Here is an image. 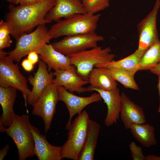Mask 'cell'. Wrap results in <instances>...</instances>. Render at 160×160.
<instances>
[{"instance_id": "cell-23", "label": "cell", "mask_w": 160, "mask_h": 160, "mask_svg": "<svg viewBox=\"0 0 160 160\" xmlns=\"http://www.w3.org/2000/svg\"><path fill=\"white\" fill-rule=\"evenodd\" d=\"M145 51H141L137 49L125 58L116 61L113 60L105 65H97L95 67L118 68L126 70L135 74L138 71L139 63Z\"/></svg>"}, {"instance_id": "cell-29", "label": "cell", "mask_w": 160, "mask_h": 160, "mask_svg": "<svg viewBox=\"0 0 160 160\" xmlns=\"http://www.w3.org/2000/svg\"><path fill=\"white\" fill-rule=\"evenodd\" d=\"M21 65L24 69L27 71H31L33 68L34 65L27 58L24 60Z\"/></svg>"}, {"instance_id": "cell-4", "label": "cell", "mask_w": 160, "mask_h": 160, "mask_svg": "<svg viewBox=\"0 0 160 160\" xmlns=\"http://www.w3.org/2000/svg\"><path fill=\"white\" fill-rule=\"evenodd\" d=\"M90 120L87 112L84 111L71 122L68 129L67 140L61 146L62 159L78 160L87 135Z\"/></svg>"}, {"instance_id": "cell-25", "label": "cell", "mask_w": 160, "mask_h": 160, "mask_svg": "<svg viewBox=\"0 0 160 160\" xmlns=\"http://www.w3.org/2000/svg\"><path fill=\"white\" fill-rule=\"evenodd\" d=\"M110 74L116 81L126 88L139 90V88L134 78L135 74L125 69L116 67L108 68Z\"/></svg>"}, {"instance_id": "cell-16", "label": "cell", "mask_w": 160, "mask_h": 160, "mask_svg": "<svg viewBox=\"0 0 160 160\" xmlns=\"http://www.w3.org/2000/svg\"><path fill=\"white\" fill-rule=\"evenodd\" d=\"M88 88V92L95 91L98 93L106 104L107 113L104 120L106 127L116 124L120 116L121 102V95L117 87L109 91H105L95 88Z\"/></svg>"}, {"instance_id": "cell-9", "label": "cell", "mask_w": 160, "mask_h": 160, "mask_svg": "<svg viewBox=\"0 0 160 160\" xmlns=\"http://www.w3.org/2000/svg\"><path fill=\"white\" fill-rule=\"evenodd\" d=\"M58 101L57 86L51 84L44 89L38 99L32 105L33 108L32 113L43 119L45 133L50 128Z\"/></svg>"}, {"instance_id": "cell-36", "label": "cell", "mask_w": 160, "mask_h": 160, "mask_svg": "<svg viewBox=\"0 0 160 160\" xmlns=\"http://www.w3.org/2000/svg\"><path fill=\"white\" fill-rule=\"evenodd\" d=\"M20 0H8V1L12 4H19Z\"/></svg>"}, {"instance_id": "cell-20", "label": "cell", "mask_w": 160, "mask_h": 160, "mask_svg": "<svg viewBox=\"0 0 160 160\" xmlns=\"http://www.w3.org/2000/svg\"><path fill=\"white\" fill-rule=\"evenodd\" d=\"M88 80L89 88L109 91L117 87L116 81L111 76L108 68L95 67L90 72Z\"/></svg>"}, {"instance_id": "cell-5", "label": "cell", "mask_w": 160, "mask_h": 160, "mask_svg": "<svg viewBox=\"0 0 160 160\" xmlns=\"http://www.w3.org/2000/svg\"><path fill=\"white\" fill-rule=\"evenodd\" d=\"M69 56L71 64L76 67L77 74L88 80L89 74L94 67L111 62L115 56L110 47L103 48L97 46Z\"/></svg>"}, {"instance_id": "cell-32", "label": "cell", "mask_w": 160, "mask_h": 160, "mask_svg": "<svg viewBox=\"0 0 160 160\" xmlns=\"http://www.w3.org/2000/svg\"><path fill=\"white\" fill-rule=\"evenodd\" d=\"M42 0H20L19 3L21 6H25L38 3Z\"/></svg>"}, {"instance_id": "cell-28", "label": "cell", "mask_w": 160, "mask_h": 160, "mask_svg": "<svg viewBox=\"0 0 160 160\" xmlns=\"http://www.w3.org/2000/svg\"><path fill=\"white\" fill-rule=\"evenodd\" d=\"M129 148L133 160H148L147 156H145L140 147L137 146L134 142H131Z\"/></svg>"}, {"instance_id": "cell-19", "label": "cell", "mask_w": 160, "mask_h": 160, "mask_svg": "<svg viewBox=\"0 0 160 160\" xmlns=\"http://www.w3.org/2000/svg\"><path fill=\"white\" fill-rule=\"evenodd\" d=\"M17 89L12 87H0V103L2 110L0 118V127H7L12 123L15 113L13 105L17 97Z\"/></svg>"}, {"instance_id": "cell-30", "label": "cell", "mask_w": 160, "mask_h": 160, "mask_svg": "<svg viewBox=\"0 0 160 160\" xmlns=\"http://www.w3.org/2000/svg\"><path fill=\"white\" fill-rule=\"evenodd\" d=\"M38 54L35 51L31 52L28 55L27 58L34 65L39 61Z\"/></svg>"}, {"instance_id": "cell-18", "label": "cell", "mask_w": 160, "mask_h": 160, "mask_svg": "<svg viewBox=\"0 0 160 160\" xmlns=\"http://www.w3.org/2000/svg\"><path fill=\"white\" fill-rule=\"evenodd\" d=\"M55 5L45 17L46 19L51 22L75 14L87 13L82 0H55Z\"/></svg>"}, {"instance_id": "cell-35", "label": "cell", "mask_w": 160, "mask_h": 160, "mask_svg": "<svg viewBox=\"0 0 160 160\" xmlns=\"http://www.w3.org/2000/svg\"><path fill=\"white\" fill-rule=\"evenodd\" d=\"M158 88L159 97V103L158 109V112L159 113H160V76H158Z\"/></svg>"}, {"instance_id": "cell-26", "label": "cell", "mask_w": 160, "mask_h": 160, "mask_svg": "<svg viewBox=\"0 0 160 160\" xmlns=\"http://www.w3.org/2000/svg\"><path fill=\"white\" fill-rule=\"evenodd\" d=\"M87 12L92 14L102 11L110 5L109 0H82Z\"/></svg>"}, {"instance_id": "cell-12", "label": "cell", "mask_w": 160, "mask_h": 160, "mask_svg": "<svg viewBox=\"0 0 160 160\" xmlns=\"http://www.w3.org/2000/svg\"><path fill=\"white\" fill-rule=\"evenodd\" d=\"M52 73L55 77L52 84L56 86H62L72 93L80 94L88 92L87 87L83 86L89 83V80L84 79L77 74L75 66L73 65L68 69L55 71Z\"/></svg>"}, {"instance_id": "cell-2", "label": "cell", "mask_w": 160, "mask_h": 160, "mask_svg": "<svg viewBox=\"0 0 160 160\" xmlns=\"http://www.w3.org/2000/svg\"><path fill=\"white\" fill-rule=\"evenodd\" d=\"M28 116L14 113L9 127H0L1 132H5L11 138L17 148L19 160H25L35 155L34 142L31 131Z\"/></svg>"}, {"instance_id": "cell-6", "label": "cell", "mask_w": 160, "mask_h": 160, "mask_svg": "<svg viewBox=\"0 0 160 160\" xmlns=\"http://www.w3.org/2000/svg\"><path fill=\"white\" fill-rule=\"evenodd\" d=\"M52 39L45 24L39 25L34 31L23 34L17 38L15 48L8 52V56L18 63L30 52H36L45 44L49 43Z\"/></svg>"}, {"instance_id": "cell-8", "label": "cell", "mask_w": 160, "mask_h": 160, "mask_svg": "<svg viewBox=\"0 0 160 160\" xmlns=\"http://www.w3.org/2000/svg\"><path fill=\"white\" fill-rule=\"evenodd\" d=\"M104 39L102 36L94 32L66 36L51 44L57 51L70 56L97 46L98 42Z\"/></svg>"}, {"instance_id": "cell-34", "label": "cell", "mask_w": 160, "mask_h": 160, "mask_svg": "<svg viewBox=\"0 0 160 160\" xmlns=\"http://www.w3.org/2000/svg\"><path fill=\"white\" fill-rule=\"evenodd\" d=\"M148 160H160V156L153 154H149L147 156Z\"/></svg>"}, {"instance_id": "cell-10", "label": "cell", "mask_w": 160, "mask_h": 160, "mask_svg": "<svg viewBox=\"0 0 160 160\" xmlns=\"http://www.w3.org/2000/svg\"><path fill=\"white\" fill-rule=\"evenodd\" d=\"M160 6V0H156L152 9L137 25L139 34V51L145 52L159 41L156 18Z\"/></svg>"}, {"instance_id": "cell-3", "label": "cell", "mask_w": 160, "mask_h": 160, "mask_svg": "<svg viewBox=\"0 0 160 160\" xmlns=\"http://www.w3.org/2000/svg\"><path fill=\"white\" fill-rule=\"evenodd\" d=\"M100 16V14L88 12L75 14L57 21L49 32L52 38L95 32Z\"/></svg>"}, {"instance_id": "cell-15", "label": "cell", "mask_w": 160, "mask_h": 160, "mask_svg": "<svg viewBox=\"0 0 160 160\" xmlns=\"http://www.w3.org/2000/svg\"><path fill=\"white\" fill-rule=\"evenodd\" d=\"M31 131L34 142V153L39 160H60L61 146L51 145L45 135L41 134L39 129L31 124Z\"/></svg>"}, {"instance_id": "cell-22", "label": "cell", "mask_w": 160, "mask_h": 160, "mask_svg": "<svg viewBox=\"0 0 160 160\" xmlns=\"http://www.w3.org/2000/svg\"><path fill=\"white\" fill-rule=\"evenodd\" d=\"M100 125L90 119L85 141L78 160H93L97 141L100 129Z\"/></svg>"}, {"instance_id": "cell-11", "label": "cell", "mask_w": 160, "mask_h": 160, "mask_svg": "<svg viewBox=\"0 0 160 160\" xmlns=\"http://www.w3.org/2000/svg\"><path fill=\"white\" fill-rule=\"evenodd\" d=\"M59 101L65 104L69 113V118L65 126L68 130L71 124L73 117L81 113L82 110L90 104L101 101L102 98L98 93H93L90 96L82 97L76 95L61 85L57 86Z\"/></svg>"}, {"instance_id": "cell-31", "label": "cell", "mask_w": 160, "mask_h": 160, "mask_svg": "<svg viewBox=\"0 0 160 160\" xmlns=\"http://www.w3.org/2000/svg\"><path fill=\"white\" fill-rule=\"evenodd\" d=\"M149 70L152 73L160 76V61Z\"/></svg>"}, {"instance_id": "cell-27", "label": "cell", "mask_w": 160, "mask_h": 160, "mask_svg": "<svg viewBox=\"0 0 160 160\" xmlns=\"http://www.w3.org/2000/svg\"><path fill=\"white\" fill-rule=\"evenodd\" d=\"M10 31L6 22L1 20L0 22V49L9 47L12 42L9 35Z\"/></svg>"}, {"instance_id": "cell-7", "label": "cell", "mask_w": 160, "mask_h": 160, "mask_svg": "<svg viewBox=\"0 0 160 160\" xmlns=\"http://www.w3.org/2000/svg\"><path fill=\"white\" fill-rule=\"evenodd\" d=\"M7 55V52L0 49V86L18 89L26 101L31 92L27 79L20 72L17 64L14 63Z\"/></svg>"}, {"instance_id": "cell-24", "label": "cell", "mask_w": 160, "mask_h": 160, "mask_svg": "<svg viewBox=\"0 0 160 160\" xmlns=\"http://www.w3.org/2000/svg\"><path fill=\"white\" fill-rule=\"evenodd\" d=\"M160 61V41L155 43L145 52L138 65V71L149 70Z\"/></svg>"}, {"instance_id": "cell-21", "label": "cell", "mask_w": 160, "mask_h": 160, "mask_svg": "<svg viewBox=\"0 0 160 160\" xmlns=\"http://www.w3.org/2000/svg\"><path fill=\"white\" fill-rule=\"evenodd\" d=\"M129 129L134 138L144 147L149 148L156 145L155 129L151 124L146 123L133 124Z\"/></svg>"}, {"instance_id": "cell-1", "label": "cell", "mask_w": 160, "mask_h": 160, "mask_svg": "<svg viewBox=\"0 0 160 160\" xmlns=\"http://www.w3.org/2000/svg\"><path fill=\"white\" fill-rule=\"evenodd\" d=\"M55 2V0H42L25 6L10 5L6 22L11 35L17 39L36 26L51 22L45 17Z\"/></svg>"}, {"instance_id": "cell-17", "label": "cell", "mask_w": 160, "mask_h": 160, "mask_svg": "<svg viewBox=\"0 0 160 160\" xmlns=\"http://www.w3.org/2000/svg\"><path fill=\"white\" fill-rule=\"evenodd\" d=\"M36 52L40 59L47 65L49 72L51 70L68 69L72 67L69 56L57 51L51 44H45Z\"/></svg>"}, {"instance_id": "cell-37", "label": "cell", "mask_w": 160, "mask_h": 160, "mask_svg": "<svg viewBox=\"0 0 160 160\" xmlns=\"http://www.w3.org/2000/svg\"><path fill=\"white\" fill-rule=\"evenodd\" d=\"M7 0V1H8V0Z\"/></svg>"}, {"instance_id": "cell-33", "label": "cell", "mask_w": 160, "mask_h": 160, "mask_svg": "<svg viewBox=\"0 0 160 160\" xmlns=\"http://www.w3.org/2000/svg\"><path fill=\"white\" fill-rule=\"evenodd\" d=\"M9 146L8 144H6L4 147L0 150V160H3L7 154L9 149Z\"/></svg>"}, {"instance_id": "cell-14", "label": "cell", "mask_w": 160, "mask_h": 160, "mask_svg": "<svg viewBox=\"0 0 160 160\" xmlns=\"http://www.w3.org/2000/svg\"><path fill=\"white\" fill-rule=\"evenodd\" d=\"M121 96L120 116L125 129H129L133 124L146 123L143 108L132 101L124 93L122 92Z\"/></svg>"}, {"instance_id": "cell-13", "label": "cell", "mask_w": 160, "mask_h": 160, "mask_svg": "<svg viewBox=\"0 0 160 160\" xmlns=\"http://www.w3.org/2000/svg\"><path fill=\"white\" fill-rule=\"evenodd\" d=\"M47 64L41 60L39 61L38 68L33 76H29L28 80L32 88L26 102L33 105L37 100L44 89L52 84L54 79L52 72H49Z\"/></svg>"}]
</instances>
